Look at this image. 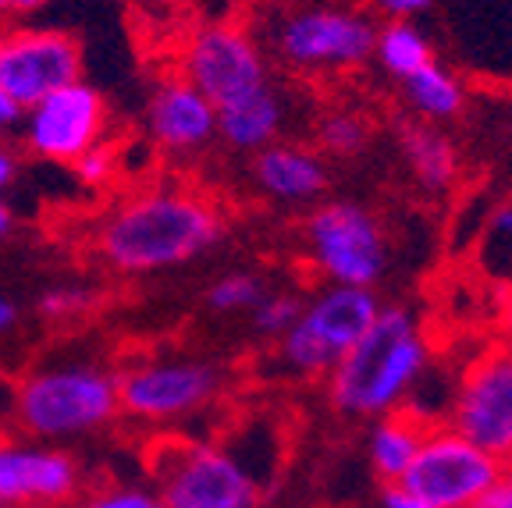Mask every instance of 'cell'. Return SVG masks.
<instances>
[{"mask_svg": "<svg viewBox=\"0 0 512 508\" xmlns=\"http://www.w3.org/2000/svg\"><path fill=\"white\" fill-rule=\"evenodd\" d=\"M498 473H502V462L495 455L477 448L459 430L438 423V427H427L420 452L399 484L409 487L416 498H424L431 508H473L495 487Z\"/></svg>", "mask_w": 512, "mask_h": 508, "instance_id": "13", "label": "cell"}, {"mask_svg": "<svg viewBox=\"0 0 512 508\" xmlns=\"http://www.w3.org/2000/svg\"><path fill=\"white\" fill-rule=\"evenodd\" d=\"M328 157L303 143H271L249 157V182L281 207H313L328 192Z\"/></svg>", "mask_w": 512, "mask_h": 508, "instance_id": "16", "label": "cell"}, {"mask_svg": "<svg viewBox=\"0 0 512 508\" xmlns=\"http://www.w3.org/2000/svg\"><path fill=\"white\" fill-rule=\"evenodd\" d=\"M82 494V466L64 445L0 434V508H64Z\"/></svg>", "mask_w": 512, "mask_h": 508, "instance_id": "14", "label": "cell"}, {"mask_svg": "<svg viewBox=\"0 0 512 508\" xmlns=\"http://www.w3.org/2000/svg\"><path fill=\"white\" fill-rule=\"evenodd\" d=\"M288 107L285 96L278 93V86L264 89V93L239 100V104L217 111V143H224L235 153H260L264 146L278 143L285 132Z\"/></svg>", "mask_w": 512, "mask_h": 508, "instance_id": "17", "label": "cell"}, {"mask_svg": "<svg viewBox=\"0 0 512 508\" xmlns=\"http://www.w3.org/2000/svg\"><path fill=\"white\" fill-rule=\"evenodd\" d=\"M299 239H303V260L328 285L377 288L392 263L384 224L377 221L374 210L352 199L313 203Z\"/></svg>", "mask_w": 512, "mask_h": 508, "instance_id": "8", "label": "cell"}, {"mask_svg": "<svg viewBox=\"0 0 512 508\" xmlns=\"http://www.w3.org/2000/svg\"><path fill=\"white\" fill-rule=\"evenodd\" d=\"M146 477L164 508H260L264 473L214 437H160L146 452Z\"/></svg>", "mask_w": 512, "mask_h": 508, "instance_id": "5", "label": "cell"}, {"mask_svg": "<svg viewBox=\"0 0 512 508\" xmlns=\"http://www.w3.org/2000/svg\"><path fill=\"white\" fill-rule=\"evenodd\" d=\"M264 292H267V281L260 274H253V270H228V274H221L210 285L207 306L214 313H224V317H239V313L253 310Z\"/></svg>", "mask_w": 512, "mask_h": 508, "instance_id": "24", "label": "cell"}, {"mask_svg": "<svg viewBox=\"0 0 512 508\" xmlns=\"http://www.w3.org/2000/svg\"><path fill=\"white\" fill-rule=\"evenodd\" d=\"M402 157L413 171L416 185L424 192H448L459 178V150L456 143L441 132V125L427 121H406L399 132Z\"/></svg>", "mask_w": 512, "mask_h": 508, "instance_id": "19", "label": "cell"}, {"mask_svg": "<svg viewBox=\"0 0 512 508\" xmlns=\"http://www.w3.org/2000/svg\"><path fill=\"white\" fill-rule=\"evenodd\" d=\"M11 413L25 437L43 445L82 441L118 420V374L100 359H54L15 384Z\"/></svg>", "mask_w": 512, "mask_h": 508, "instance_id": "4", "label": "cell"}, {"mask_svg": "<svg viewBox=\"0 0 512 508\" xmlns=\"http://www.w3.org/2000/svg\"><path fill=\"white\" fill-rule=\"evenodd\" d=\"M175 72L200 89L217 111L274 86L271 57L256 32L239 22H207L185 32Z\"/></svg>", "mask_w": 512, "mask_h": 508, "instance_id": "9", "label": "cell"}, {"mask_svg": "<svg viewBox=\"0 0 512 508\" xmlns=\"http://www.w3.org/2000/svg\"><path fill=\"white\" fill-rule=\"evenodd\" d=\"M402 96H406V107L416 114V121H427V125L456 121L466 107L463 79L441 61L424 64L420 72L402 79Z\"/></svg>", "mask_w": 512, "mask_h": 508, "instance_id": "20", "label": "cell"}, {"mask_svg": "<svg viewBox=\"0 0 512 508\" xmlns=\"http://www.w3.org/2000/svg\"><path fill=\"white\" fill-rule=\"evenodd\" d=\"M118 413L146 427H171L203 416L228 391L224 366L192 352H139L114 370Z\"/></svg>", "mask_w": 512, "mask_h": 508, "instance_id": "6", "label": "cell"}, {"mask_svg": "<svg viewBox=\"0 0 512 508\" xmlns=\"http://www.w3.org/2000/svg\"><path fill=\"white\" fill-rule=\"evenodd\" d=\"M118 171H121V153H118V146H111L107 139L96 143L93 150L82 153L72 164L75 182L86 185V189H107V185L118 182Z\"/></svg>", "mask_w": 512, "mask_h": 508, "instance_id": "28", "label": "cell"}, {"mask_svg": "<svg viewBox=\"0 0 512 508\" xmlns=\"http://www.w3.org/2000/svg\"><path fill=\"white\" fill-rule=\"evenodd\" d=\"M381 508H431L424 498H416L409 487L402 484H384L381 491Z\"/></svg>", "mask_w": 512, "mask_h": 508, "instance_id": "32", "label": "cell"}, {"mask_svg": "<svg viewBox=\"0 0 512 508\" xmlns=\"http://www.w3.org/2000/svg\"><path fill=\"white\" fill-rule=\"evenodd\" d=\"M495 338L505 352H512V288H505L495 313Z\"/></svg>", "mask_w": 512, "mask_h": 508, "instance_id": "31", "label": "cell"}, {"mask_svg": "<svg viewBox=\"0 0 512 508\" xmlns=\"http://www.w3.org/2000/svg\"><path fill=\"white\" fill-rule=\"evenodd\" d=\"M374 61L392 79L402 82L413 72H420L424 64L438 61V57H434L431 40L416 29V22H384L377 25V36H374Z\"/></svg>", "mask_w": 512, "mask_h": 508, "instance_id": "21", "label": "cell"}, {"mask_svg": "<svg viewBox=\"0 0 512 508\" xmlns=\"http://www.w3.org/2000/svg\"><path fill=\"white\" fill-rule=\"evenodd\" d=\"M75 508H164V501L150 484H104L82 494Z\"/></svg>", "mask_w": 512, "mask_h": 508, "instance_id": "27", "label": "cell"}, {"mask_svg": "<svg viewBox=\"0 0 512 508\" xmlns=\"http://www.w3.org/2000/svg\"><path fill=\"white\" fill-rule=\"evenodd\" d=\"M18 121H22V111H18L8 96H4V89H0V135L11 132V128H18Z\"/></svg>", "mask_w": 512, "mask_h": 508, "instance_id": "36", "label": "cell"}, {"mask_svg": "<svg viewBox=\"0 0 512 508\" xmlns=\"http://www.w3.org/2000/svg\"><path fill=\"white\" fill-rule=\"evenodd\" d=\"M100 292L89 285H54L40 295L36 302V313L50 324H68V320H82L96 310Z\"/></svg>", "mask_w": 512, "mask_h": 508, "instance_id": "26", "label": "cell"}, {"mask_svg": "<svg viewBox=\"0 0 512 508\" xmlns=\"http://www.w3.org/2000/svg\"><path fill=\"white\" fill-rule=\"evenodd\" d=\"M54 0H11V18H36L47 11Z\"/></svg>", "mask_w": 512, "mask_h": 508, "instance_id": "35", "label": "cell"}, {"mask_svg": "<svg viewBox=\"0 0 512 508\" xmlns=\"http://www.w3.org/2000/svg\"><path fill=\"white\" fill-rule=\"evenodd\" d=\"M18 320H22V310H18V302L11 299V295L0 292V338H4V334L15 331Z\"/></svg>", "mask_w": 512, "mask_h": 508, "instance_id": "34", "label": "cell"}, {"mask_svg": "<svg viewBox=\"0 0 512 508\" xmlns=\"http://www.w3.org/2000/svg\"><path fill=\"white\" fill-rule=\"evenodd\" d=\"M431 359L434 345L420 317L402 302H388L360 334V342L324 377L331 409L349 420H377L395 413L413 395Z\"/></svg>", "mask_w": 512, "mask_h": 508, "instance_id": "2", "label": "cell"}, {"mask_svg": "<svg viewBox=\"0 0 512 508\" xmlns=\"http://www.w3.org/2000/svg\"><path fill=\"white\" fill-rule=\"evenodd\" d=\"M473 508H512V459L502 462V473H498L495 487H491Z\"/></svg>", "mask_w": 512, "mask_h": 508, "instance_id": "30", "label": "cell"}, {"mask_svg": "<svg viewBox=\"0 0 512 508\" xmlns=\"http://www.w3.org/2000/svg\"><path fill=\"white\" fill-rule=\"evenodd\" d=\"M427 434V423L416 420L409 409H395L377 420H370L367 430V459L374 477L381 484H399L406 477V469L413 466L420 441Z\"/></svg>", "mask_w": 512, "mask_h": 508, "instance_id": "18", "label": "cell"}, {"mask_svg": "<svg viewBox=\"0 0 512 508\" xmlns=\"http://www.w3.org/2000/svg\"><path fill=\"white\" fill-rule=\"evenodd\" d=\"M22 146L43 164L72 167L82 153H89L96 143H104L111 132V107L104 93L89 86L86 79L72 86L54 89L40 104L22 111L18 121Z\"/></svg>", "mask_w": 512, "mask_h": 508, "instance_id": "12", "label": "cell"}, {"mask_svg": "<svg viewBox=\"0 0 512 508\" xmlns=\"http://www.w3.org/2000/svg\"><path fill=\"white\" fill-rule=\"evenodd\" d=\"M224 239V210L185 182H143L93 224V253L121 278L189 267Z\"/></svg>", "mask_w": 512, "mask_h": 508, "instance_id": "1", "label": "cell"}, {"mask_svg": "<svg viewBox=\"0 0 512 508\" xmlns=\"http://www.w3.org/2000/svg\"><path fill=\"white\" fill-rule=\"evenodd\" d=\"M4 18H11V0H0V22Z\"/></svg>", "mask_w": 512, "mask_h": 508, "instance_id": "38", "label": "cell"}, {"mask_svg": "<svg viewBox=\"0 0 512 508\" xmlns=\"http://www.w3.org/2000/svg\"><path fill=\"white\" fill-rule=\"evenodd\" d=\"M303 299L306 295L288 292V288H281V292H271V288H267V292L260 295V302L249 310L253 331L260 334V338H267V342H278L281 334L296 324L299 310H303Z\"/></svg>", "mask_w": 512, "mask_h": 508, "instance_id": "25", "label": "cell"}, {"mask_svg": "<svg viewBox=\"0 0 512 508\" xmlns=\"http://www.w3.org/2000/svg\"><path fill=\"white\" fill-rule=\"evenodd\" d=\"M150 150L171 164H192L217 143V107L178 72L160 75L143 107Z\"/></svg>", "mask_w": 512, "mask_h": 508, "instance_id": "15", "label": "cell"}, {"mask_svg": "<svg viewBox=\"0 0 512 508\" xmlns=\"http://www.w3.org/2000/svg\"><path fill=\"white\" fill-rule=\"evenodd\" d=\"M313 135H317V153L349 160V157H360L370 146L374 125H370L367 114L356 111V107H331V111H324L317 118Z\"/></svg>", "mask_w": 512, "mask_h": 508, "instance_id": "23", "label": "cell"}, {"mask_svg": "<svg viewBox=\"0 0 512 508\" xmlns=\"http://www.w3.org/2000/svg\"><path fill=\"white\" fill-rule=\"evenodd\" d=\"M445 427L470 437L498 462L512 459V352L488 342L466 359Z\"/></svg>", "mask_w": 512, "mask_h": 508, "instance_id": "11", "label": "cell"}, {"mask_svg": "<svg viewBox=\"0 0 512 508\" xmlns=\"http://www.w3.org/2000/svg\"><path fill=\"white\" fill-rule=\"evenodd\" d=\"M434 8V0H370V11L384 22H416Z\"/></svg>", "mask_w": 512, "mask_h": 508, "instance_id": "29", "label": "cell"}, {"mask_svg": "<svg viewBox=\"0 0 512 508\" xmlns=\"http://www.w3.org/2000/svg\"><path fill=\"white\" fill-rule=\"evenodd\" d=\"M473 263L477 274L498 292L512 288V199L498 203L488 214V221L480 224L477 246H473Z\"/></svg>", "mask_w": 512, "mask_h": 508, "instance_id": "22", "label": "cell"}, {"mask_svg": "<svg viewBox=\"0 0 512 508\" xmlns=\"http://www.w3.org/2000/svg\"><path fill=\"white\" fill-rule=\"evenodd\" d=\"M82 43L61 25L15 18L0 25V89L18 111L82 79Z\"/></svg>", "mask_w": 512, "mask_h": 508, "instance_id": "10", "label": "cell"}, {"mask_svg": "<svg viewBox=\"0 0 512 508\" xmlns=\"http://www.w3.org/2000/svg\"><path fill=\"white\" fill-rule=\"evenodd\" d=\"M384 302L377 288L324 285L306 295L296 324L274 342V363L296 381H324L331 366L360 342Z\"/></svg>", "mask_w": 512, "mask_h": 508, "instance_id": "7", "label": "cell"}, {"mask_svg": "<svg viewBox=\"0 0 512 508\" xmlns=\"http://www.w3.org/2000/svg\"><path fill=\"white\" fill-rule=\"evenodd\" d=\"M15 178H18V153L8 143H0V196H8Z\"/></svg>", "mask_w": 512, "mask_h": 508, "instance_id": "33", "label": "cell"}, {"mask_svg": "<svg viewBox=\"0 0 512 508\" xmlns=\"http://www.w3.org/2000/svg\"><path fill=\"white\" fill-rule=\"evenodd\" d=\"M256 40L271 64L303 79L349 75L374 61L377 25L363 8L338 0H285L264 15Z\"/></svg>", "mask_w": 512, "mask_h": 508, "instance_id": "3", "label": "cell"}, {"mask_svg": "<svg viewBox=\"0 0 512 508\" xmlns=\"http://www.w3.org/2000/svg\"><path fill=\"white\" fill-rule=\"evenodd\" d=\"M15 231V210H11L8 196H0V239H8Z\"/></svg>", "mask_w": 512, "mask_h": 508, "instance_id": "37", "label": "cell"}]
</instances>
